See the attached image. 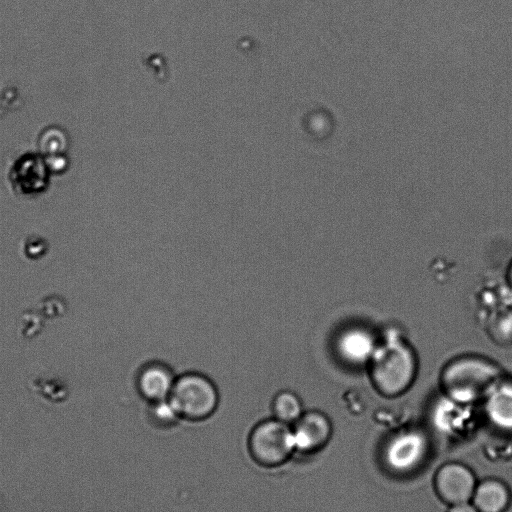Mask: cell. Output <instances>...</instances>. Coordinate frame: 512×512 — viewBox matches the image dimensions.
Here are the masks:
<instances>
[{
    "mask_svg": "<svg viewBox=\"0 0 512 512\" xmlns=\"http://www.w3.org/2000/svg\"><path fill=\"white\" fill-rule=\"evenodd\" d=\"M377 343L372 335L361 328L348 329L337 341L341 357L349 363L367 364Z\"/></svg>",
    "mask_w": 512,
    "mask_h": 512,
    "instance_id": "8",
    "label": "cell"
},
{
    "mask_svg": "<svg viewBox=\"0 0 512 512\" xmlns=\"http://www.w3.org/2000/svg\"><path fill=\"white\" fill-rule=\"evenodd\" d=\"M169 399L181 418L201 421L215 412L219 394L208 376L199 372H185L176 377Z\"/></svg>",
    "mask_w": 512,
    "mask_h": 512,
    "instance_id": "3",
    "label": "cell"
},
{
    "mask_svg": "<svg viewBox=\"0 0 512 512\" xmlns=\"http://www.w3.org/2000/svg\"><path fill=\"white\" fill-rule=\"evenodd\" d=\"M366 365L371 384L385 397L403 394L412 386L418 373L415 350L397 334L378 343Z\"/></svg>",
    "mask_w": 512,
    "mask_h": 512,
    "instance_id": "1",
    "label": "cell"
},
{
    "mask_svg": "<svg viewBox=\"0 0 512 512\" xmlns=\"http://www.w3.org/2000/svg\"><path fill=\"white\" fill-rule=\"evenodd\" d=\"M501 369L486 356L468 353L450 359L440 372L442 390L460 402H470L492 392L501 379Z\"/></svg>",
    "mask_w": 512,
    "mask_h": 512,
    "instance_id": "2",
    "label": "cell"
},
{
    "mask_svg": "<svg viewBox=\"0 0 512 512\" xmlns=\"http://www.w3.org/2000/svg\"><path fill=\"white\" fill-rule=\"evenodd\" d=\"M149 416L154 424L161 427L172 426L181 418L169 398L150 403Z\"/></svg>",
    "mask_w": 512,
    "mask_h": 512,
    "instance_id": "12",
    "label": "cell"
},
{
    "mask_svg": "<svg viewBox=\"0 0 512 512\" xmlns=\"http://www.w3.org/2000/svg\"><path fill=\"white\" fill-rule=\"evenodd\" d=\"M510 498L508 487L496 479L481 482L473 493L474 506L479 512H504Z\"/></svg>",
    "mask_w": 512,
    "mask_h": 512,
    "instance_id": "9",
    "label": "cell"
},
{
    "mask_svg": "<svg viewBox=\"0 0 512 512\" xmlns=\"http://www.w3.org/2000/svg\"><path fill=\"white\" fill-rule=\"evenodd\" d=\"M272 412L275 419L293 425L303 414L301 399L291 390H281L273 398Z\"/></svg>",
    "mask_w": 512,
    "mask_h": 512,
    "instance_id": "10",
    "label": "cell"
},
{
    "mask_svg": "<svg viewBox=\"0 0 512 512\" xmlns=\"http://www.w3.org/2000/svg\"><path fill=\"white\" fill-rule=\"evenodd\" d=\"M487 332L490 339L497 345H512V311L501 312L491 317Z\"/></svg>",
    "mask_w": 512,
    "mask_h": 512,
    "instance_id": "11",
    "label": "cell"
},
{
    "mask_svg": "<svg viewBox=\"0 0 512 512\" xmlns=\"http://www.w3.org/2000/svg\"><path fill=\"white\" fill-rule=\"evenodd\" d=\"M47 250V244L42 238H29L25 245V253L29 258L37 259L43 256Z\"/></svg>",
    "mask_w": 512,
    "mask_h": 512,
    "instance_id": "13",
    "label": "cell"
},
{
    "mask_svg": "<svg viewBox=\"0 0 512 512\" xmlns=\"http://www.w3.org/2000/svg\"><path fill=\"white\" fill-rule=\"evenodd\" d=\"M176 375L172 368L162 361L143 364L136 375V388L141 397L149 403L169 398Z\"/></svg>",
    "mask_w": 512,
    "mask_h": 512,
    "instance_id": "6",
    "label": "cell"
},
{
    "mask_svg": "<svg viewBox=\"0 0 512 512\" xmlns=\"http://www.w3.org/2000/svg\"><path fill=\"white\" fill-rule=\"evenodd\" d=\"M507 281L512 290V263L510 264L508 271H507Z\"/></svg>",
    "mask_w": 512,
    "mask_h": 512,
    "instance_id": "15",
    "label": "cell"
},
{
    "mask_svg": "<svg viewBox=\"0 0 512 512\" xmlns=\"http://www.w3.org/2000/svg\"><path fill=\"white\" fill-rule=\"evenodd\" d=\"M248 448L251 457L259 465H282L295 451L292 427L275 418L264 420L252 429Z\"/></svg>",
    "mask_w": 512,
    "mask_h": 512,
    "instance_id": "4",
    "label": "cell"
},
{
    "mask_svg": "<svg viewBox=\"0 0 512 512\" xmlns=\"http://www.w3.org/2000/svg\"><path fill=\"white\" fill-rule=\"evenodd\" d=\"M448 512H479L475 506L468 502L458 503L452 505Z\"/></svg>",
    "mask_w": 512,
    "mask_h": 512,
    "instance_id": "14",
    "label": "cell"
},
{
    "mask_svg": "<svg viewBox=\"0 0 512 512\" xmlns=\"http://www.w3.org/2000/svg\"><path fill=\"white\" fill-rule=\"evenodd\" d=\"M438 495L452 505L468 502L475 491L473 473L464 465L449 463L442 466L435 477Z\"/></svg>",
    "mask_w": 512,
    "mask_h": 512,
    "instance_id": "5",
    "label": "cell"
},
{
    "mask_svg": "<svg viewBox=\"0 0 512 512\" xmlns=\"http://www.w3.org/2000/svg\"><path fill=\"white\" fill-rule=\"evenodd\" d=\"M295 450L312 452L323 447L331 434L328 418L319 411H307L292 427Z\"/></svg>",
    "mask_w": 512,
    "mask_h": 512,
    "instance_id": "7",
    "label": "cell"
}]
</instances>
